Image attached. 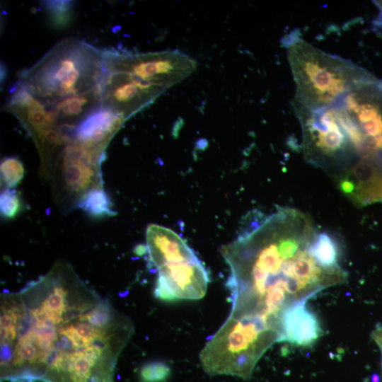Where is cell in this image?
Instances as JSON below:
<instances>
[{
    "mask_svg": "<svg viewBox=\"0 0 382 382\" xmlns=\"http://www.w3.org/2000/svg\"><path fill=\"white\" fill-rule=\"evenodd\" d=\"M132 321L64 261L18 292L4 294L1 374L10 382H113Z\"/></svg>",
    "mask_w": 382,
    "mask_h": 382,
    "instance_id": "6da1fadb",
    "label": "cell"
},
{
    "mask_svg": "<svg viewBox=\"0 0 382 382\" xmlns=\"http://www.w3.org/2000/svg\"><path fill=\"white\" fill-rule=\"evenodd\" d=\"M318 232L306 214L282 207L222 247L230 271V314L261 318L280 331L279 319L288 307L345 282L341 267H324L313 255Z\"/></svg>",
    "mask_w": 382,
    "mask_h": 382,
    "instance_id": "7a4b0ae2",
    "label": "cell"
},
{
    "mask_svg": "<svg viewBox=\"0 0 382 382\" xmlns=\"http://www.w3.org/2000/svg\"><path fill=\"white\" fill-rule=\"evenodd\" d=\"M101 106L126 120L191 75L196 61L178 50L138 52L105 48Z\"/></svg>",
    "mask_w": 382,
    "mask_h": 382,
    "instance_id": "3957f363",
    "label": "cell"
},
{
    "mask_svg": "<svg viewBox=\"0 0 382 382\" xmlns=\"http://www.w3.org/2000/svg\"><path fill=\"white\" fill-rule=\"evenodd\" d=\"M103 49L75 38L64 39L22 71L18 83L47 106L101 88Z\"/></svg>",
    "mask_w": 382,
    "mask_h": 382,
    "instance_id": "277c9868",
    "label": "cell"
},
{
    "mask_svg": "<svg viewBox=\"0 0 382 382\" xmlns=\"http://www.w3.org/2000/svg\"><path fill=\"white\" fill-rule=\"evenodd\" d=\"M284 42L296 87L294 102L306 108L330 106L358 85L376 79L351 61L326 53L299 37L289 36Z\"/></svg>",
    "mask_w": 382,
    "mask_h": 382,
    "instance_id": "5b68a950",
    "label": "cell"
},
{
    "mask_svg": "<svg viewBox=\"0 0 382 382\" xmlns=\"http://www.w3.org/2000/svg\"><path fill=\"white\" fill-rule=\"evenodd\" d=\"M280 339L279 330L261 318L230 314L201 350L200 364L208 375L248 380L260 357Z\"/></svg>",
    "mask_w": 382,
    "mask_h": 382,
    "instance_id": "8992f818",
    "label": "cell"
},
{
    "mask_svg": "<svg viewBox=\"0 0 382 382\" xmlns=\"http://www.w3.org/2000/svg\"><path fill=\"white\" fill-rule=\"evenodd\" d=\"M293 106L301 126L306 158L311 163L335 173L337 180L357 161L337 106L333 104L311 110L295 102Z\"/></svg>",
    "mask_w": 382,
    "mask_h": 382,
    "instance_id": "52a82bcc",
    "label": "cell"
},
{
    "mask_svg": "<svg viewBox=\"0 0 382 382\" xmlns=\"http://www.w3.org/2000/svg\"><path fill=\"white\" fill-rule=\"evenodd\" d=\"M105 151L87 146L71 137L59 153L50 180L54 200L65 212L77 207L91 190L103 187L100 165Z\"/></svg>",
    "mask_w": 382,
    "mask_h": 382,
    "instance_id": "ba28073f",
    "label": "cell"
},
{
    "mask_svg": "<svg viewBox=\"0 0 382 382\" xmlns=\"http://www.w3.org/2000/svg\"><path fill=\"white\" fill-rule=\"evenodd\" d=\"M360 130L364 157L382 153V82L375 79L358 85L336 102Z\"/></svg>",
    "mask_w": 382,
    "mask_h": 382,
    "instance_id": "9c48e42d",
    "label": "cell"
},
{
    "mask_svg": "<svg viewBox=\"0 0 382 382\" xmlns=\"http://www.w3.org/2000/svg\"><path fill=\"white\" fill-rule=\"evenodd\" d=\"M155 295L161 300H194L202 298L209 282V274L197 255L175 258L156 267Z\"/></svg>",
    "mask_w": 382,
    "mask_h": 382,
    "instance_id": "30bf717a",
    "label": "cell"
},
{
    "mask_svg": "<svg viewBox=\"0 0 382 382\" xmlns=\"http://www.w3.org/2000/svg\"><path fill=\"white\" fill-rule=\"evenodd\" d=\"M4 108L18 119L37 146L47 137L69 128L59 122L57 115L48 106L18 83L14 85Z\"/></svg>",
    "mask_w": 382,
    "mask_h": 382,
    "instance_id": "8fae6325",
    "label": "cell"
},
{
    "mask_svg": "<svg viewBox=\"0 0 382 382\" xmlns=\"http://www.w3.org/2000/svg\"><path fill=\"white\" fill-rule=\"evenodd\" d=\"M301 301L288 307L279 319L280 342L296 346H310L321 336L322 329L318 318Z\"/></svg>",
    "mask_w": 382,
    "mask_h": 382,
    "instance_id": "7c38bea8",
    "label": "cell"
},
{
    "mask_svg": "<svg viewBox=\"0 0 382 382\" xmlns=\"http://www.w3.org/2000/svg\"><path fill=\"white\" fill-rule=\"evenodd\" d=\"M126 120L105 108H99L72 129L70 137L86 145L105 150Z\"/></svg>",
    "mask_w": 382,
    "mask_h": 382,
    "instance_id": "4fadbf2b",
    "label": "cell"
},
{
    "mask_svg": "<svg viewBox=\"0 0 382 382\" xmlns=\"http://www.w3.org/2000/svg\"><path fill=\"white\" fill-rule=\"evenodd\" d=\"M146 250L156 267L174 258L190 257L194 250L175 232L157 224L149 225L146 231Z\"/></svg>",
    "mask_w": 382,
    "mask_h": 382,
    "instance_id": "5bb4252c",
    "label": "cell"
},
{
    "mask_svg": "<svg viewBox=\"0 0 382 382\" xmlns=\"http://www.w3.org/2000/svg\"><path fill=\"white\" fill-rule=\"evenodd\" d=\"M311 251L316 260L324 267H340L338 262L339 243L330 233L318 231L312 241Z\"/></svg>",
    "mask_w": 382,
    "mask_h": 382,
    "instance_id": "9a60e30c",
    "label": "cell"
},
{
    "mask_svg": "<svg viewBox=\"0 0 382 382\" xmlns=\"http://www.w3.org/2000/svg\"><path fill=\"white\" fill-rule=\"evenodd\" d=\"M90 216L95 219L112 216L116 214L112 209L110 197L103 187L89 191L77 206Z\"/></svg>",
    "mask_w": 382,
    "mask_h": 382,
    "instance_id": "2e32d148",
    "label": "cell"
},
{
    "mask_svg": "<svg viewBox=\"0 0 382 382\" xmlns=\"http://www.w3.org/2000/svg\"><path fill=\"white\" fill-rule=\"evenodd\" d=\"M1 183L4 189H12L23 178L25 169L17 157L4 158L0 166Z\"/></svg>",
    "mask_w": 382,
    "mask_h": 382,
    "instance_id": "e0dca14e",
    "label": "cell"
},
{
    "mask_svg": "<svg viewBox=\"0 0 382 382\" xmlns=\"http://www.w3.org/2000/svg\"><path fill=\"white\" fill-rule=\"evenodd\" d=\"M170 374V368L167 364L162 361L148 362L139 370V382H166Z\"/></svg>",
    "mask_w": 382,
    "mask_h": 382,
    "instance_id": "ac0fdd59",
    "label": "cell"
},
{
    "mask_svg": "<svg viewBox=\"0 0 382 382\" xmlns=\"http://www.w3.org/2000/svg\"><path fill=\"white\" fill-rule=\"evenodd\" d=\"M44 4L54 25L64 27L69 23L71 9L70 1H49Z\"/></svg>",
    "mask_w": 382,
    "mask_h": 382,
    "instance_id": "d6986e66",
    "label": "cell"
},
{
    "mask_svg": "<svg viewBox=\"0 0 382 382\" xmlns=\"http://www.w3.org/2000/svg\"><path fill=\"white\" fill-rule=\"evenodd\" d=\"M21 207L18 193L13 189H4L0 197L1 216L4 219H13L20 213Z\"/></svg>",
    "mask_w": 382,
    "mask_h": 382,
    "instance_id": "ffe728a7",
    "label": "cell"
},
{
    "mask_svg": "<svg viewBox=\"0 0 382 382\" xmlns=\"http://www.w3.org/2000/svg\"><path fill=\"white\" fill-rule=\"evenodd\" d=\"M371 337L378 345L382 354V324L376 328L371 333Z\"/></svg>",
    "mask_w": 382,
    "mask_h": 382,
    "instance_id": "44dd1931",
    "label": "cell"
},
{
    "mask_svg": "<svg viewBox=\"0 0 382 382\" xmlns=\"http://www.w3.org/2000/svg\"><path fill=\"white\" fill-rule=\"evenodd\" d=\"M374 4L378 6L379 9L378 18L374 21V23L376 26L382 28V1H374Z\"/></svg>",
    "mask_w": 382,
    "mask_h": 382,
    "instance_id": "7402d4cb",
    "label": "cell"
},
{
    "mask_svg": "<svg viewBox=\"0 0 382 382\" xmlns=\"http://www.w3.org/2000/svg\"><path fill=\"white\" fill-rule=\"evenodd\" d=\"M381 364H382V354H381Z\"/></svg>",
    "mask_w": 382,
    "mask_h": 382,
    "instance_id": "603a6c76",
    "label": "cell"
}]
</instances>
